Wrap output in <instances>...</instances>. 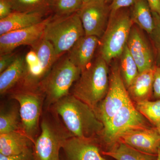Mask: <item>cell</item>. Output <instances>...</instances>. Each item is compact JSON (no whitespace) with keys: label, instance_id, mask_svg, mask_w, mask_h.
<instances>
[{"label":"cell","instance_id":"34","mask_svg":"<svg viewBox=\"0 0 160 160\" xmlns=\"http://www.w3.org/2000/svg\"><path fill=\"white\" fill-rule=\"evenodd\" d=\"M153 97L156 100L160 99V67L157 66L155 68Z\"/></svg>","mask_w":160,"mask_h":160},{"label":"cell","instance_id":"15","mask_svg":"<svg viewBox=\"0 0 160 160\" xmlns=\"http://www.w3.org/2000/svg\"><path fill=\"white\" fill-rule=\"evenodd\" d=\"M100 39L94 36L85 35L78 40L67 55L73 65L83 70L92 62Z\"/></svg>","mask_w":160,"mask_h":160},{"label":"cell","instance_id":"31","mask_svg":"<svg viewBox=\"0 0 160 160\" xmlns=\"http://www.w3.org/2000/svg\"><path fill=\"white\" fill-rule=\"evenodd\" d=\"M18 56L16 53L13 52L0 55V73L14 62Z\"/></svg>","mask_w":160,"mask_h":160},{"label":"cell","instance_id":"33","mask_svg":"<svg viewBox=\"0 0 160 160\" xmlns=\"http://www.w3.org/2000/svg\"><path fill=\"white\" fill-rule=\"evenodd\" d=\"M12 12L10 0H0V20L7 18Z\"/></svg>","mask_w":160,"mask_h":160},{"label":"cell","instance_id":"32","mask_svg":"<svg viewBox=\"0 0 160 160\" xmlns=\"http://www.w3.org/2000/svg\"><path fill=\"white\" fill-rule=\"evenodd\" d=\"M0 160H34L33 149L16 155L5 156L0 154Z\"/></svg>","mask_w":160,"mask_h":160},{"label":"cell","instance_id":"30","mask_svg":"<svg viewBox=\"0 0 160 160\" xmlns=\"http://www.w3.org/2000/svg\"><path fill=\"white\" fill-rule=\"evenodd\" d=\"M136 0H112L109 5L110 14H113L125 7L132 6Z\"/></svg>","mask_w":160,"mask_h":160},{"label":"cell","instance_id":"16","mask_svg":"<svg viewBox=\"0 0 160 160\" xmlns=\"http://www.w3.org/2000/svg\"><path fill=\"white\" fill-rule=\"evenodd\" d=\"M34 142L21 131L0 134V154L12 156L33 149Z\"/></svg>","mask_w":160,"mask_h":160},{"label":"cell","instance_id":"4","mask_svg":"<svg viewBox=\"0 0 160 160\" xmlns=\"http://www.w3.org/2000/svg\"><path fill=\"white\" fill-rule=\"evenodd\" d=\"M67 55L59 59L38 86L45 96L43 110H47L70 94V90L81 73Z\"/></svg>","mask_w":160,"mask_h":160},{"label":"cell","instance_id":"17","mask_svg":"<svg viewBox=\"0 0 160 160\" xmlns=\"http://www.w3.org/2000/svg\"><path fill=\"white\" fill-rule=\"evenodd\" d=\"M155 67L139 72L127 88L129 97L132 102L136 103L151 100L153 96Z\"/></svg>","mask_w":160,"mask_h":160},{"label":"cell","instance_id":"6","mask_svg":"<svg viewBox=\"0 0 160 160\" xmlns=\"http://www.w3.org/2000/svg\"><path fill=\"white\" fill-rule=\"evenodd\" d=\"M133 25L131 15L128 12L121 9L110 14L99 45L100 55L108 65L122 54Z\"/></svg>","mask_w":160,"mask_h":160},{"label":"cell","instance_id":"2","mask_svg":"<svg viewBox=\"0 0 160 160\" xmlns=\"http://www.w3.org/2000/svg\"><path fill=\"white\" fill-rule=\"evenodd\" d=\"M108 64L100 55L81 72L70 94L96 109L106 96L109 86Z\"/></svg>","mask_w":160,"mask_h":160},{"label":"cell","instance_id":"11","mask_svg":"<svg viewBox=\"0 0 160 160\" xmlns=\"http://www.w3.org/2000/svg\"><path fill=\"white\" fill-rule=\"evenodd\" d=\"M86 35L101 38L108 25L110 14L108 4L102 0H92L83 5L78 12Z\"/></svg>","mask_w":160,"mask_h":160},{"label":"cell","instance_id":"21","mask_svg":"<svg viewBox=\"0 0 160 160\" xmlns=\"http://www.w3.org/2000/svg\"><path fill=\"white\" fill-rule=\"evenodd\" d=\"M102 153L114 160H157V155L148 154L120 142Z\"/></svg>","mask_w":160,"mask_h":160},{"label":"cell","instance_id":"39","mask_svg":"<svg viewBox=\"0 0 160 160\" xmlns=\"http://www.w3.org/2000/svg\"><path fill=\"white\" fill-rule=\"evenodd\" d=\"M158 130L160 134V125L159 126H158V127H157Z\"/></svg>","mask_w":160,"mask_h":160},{"label":"cell","instance_id":"24","mask_svg":"<svg viewBox=\"0 0 160 160\" xmlns=\"http://www.w3.org/2000/svg\"><path fill=\"white\" fill-rule=\"evenodd\" d=\"M31 48L35 51L46 76L59 59L56 54L52 44L43 38Z\"/></svg>","mask_w":160,"mask_h":160},{"label":"cell","instance_id":"18","mask_svg":"<svg viewBox=\"0 0 160 160\" xmlns=\"http://www.w3.org/2000/svg\"><path fill=\"white\" fill-rule=\"evenodd\" d=\"M46 15L41 12H12L7 18L0 20V35L38 24L42 21Z\"/></svg>","mask_w":160,"mask_h":160},{"label":"cell","instance_id":"38","mask_svg":"<svg viewBox=\"0 0 160 160\" xmlns=\"http://www.w3.org/2000/svg\"><path fill=\"white\" fill-rule=\"evenodd\" d=\"M102 1H104L105 2L107 3V4H109V3L112 2V0H102Z\"/></svg>","mask_w":160,"mask_h":160},{"label":"cell","instance_id":"7","mask_svg":"<svg viewBox=\"0 0 160 160\" xmlns=\"http://www.w3.org/2000/svg\"><path fill=\"white\" fill-rule=\"evenodd\" d=\"M19 106L22 131L34 143L40 133L45 96L39 88H18L9 93Z\"/></svg>","mask_w":160,"mask_h":160},{"label":"cell","instance_id":"5","mask_svg":"<svg viewBox=\"0 0 160 160\" xmlns=\"http://www.w3.org/2000/svg\"><path fill=\"white\" fill-rule=\"evenodd\" d=\"M85 35L78 12L69 15L52 16L46 26L43 38L52 44L60 58Z\"/></svg>","mask_w":160,"mask_h":160},{"label":"cell","instance_id":"23","mask_svg":"<svg viewBox=\"0 0 160 160\" xmlns=\"http://www.w3.org/2000/svg\"><path fill=\"white\" fill-rule=\"evenodd\" d=\"M19 131H22V129L18 103L6 108L1 107L0 134Z\"/></svg>","mask_w":160,"mask_h":160},{"label":"cell","instance_id":"28","mask_svg":"<svg viewBox=\"0 0 160 160\" xmlns=\"http://www.w3.org/2000/svg\"><path fill=\"white\" fill-rule=\"evenodd\" d=\"M83 5L82 0H54L52 12L57 16L69 15L79 11Z\"/></svg>","mask_w":160,"mask_h":160},{"label":"cell","instance_id":"10","mask_svg":"<svg viewBox=\"0 0 160 160\" xmlns=\"http://www.w3.org/2000/svg\"><path fill=\"white\" fill-rule=\"evenodd\" d=\"M52 18L50 16L33 26L0 36V55L12 52L20 46L33 47L43 38L46 26Z\"/></svg>","mask_w":160,"mask_h":160},{"label":"cell","instance_id":"22","mask_svg":"<svg viewBox=\"0 0 160 160\" xmlns=\"http://www.w3.org/2000/svg\"><path fill=\"white\" fill-rule=\"evenodd\" d=\"M131 18L133 24L149 35L154 29L152 12L147 0H136L132 6Z\"/></svg>","mask_w":160,"mask_h":160},{"label":"cell","instance_id":"27","mask_svg":"<svg viewBox=\"0 0 160 160\" xmlns=\"http://www.w3.org/2000/svg\"><path fill=\"white\" fill-rule=\"evenodd\" d=\"M136 109L152 126L160 125V99L155 101H142L135 103Z\"/></svg>","mask_w":160,"mask_h":160},{"label":"cell","instance_id":"37","mask_svg":"<svg viewBox=\"0 0 160 160\" xmlns=\"http://www.w3.org/2000/svg\"><path fill=\"white\" fill-rule=\"evenodd\" d=\"M157 160H160V147L159 148L157 154Z\"/></svg>","mask_w":160,"mask_h":160},{"label":"cell","instance_id":"36","mask_svg":"<svg viewBox=\"0 0 160 160\" xmlns=\"http://www.w3.org/2000/svg\"><path fill=\"white\" fill-rule=\"evenodd\" d=\"M82 2L83 3V5L87 4V3L89 2H91L92 0H82Z\"/></svg>","mask_w":160,"mask_h":160},{"label":"cell","instance_id":"12","mask_svg":"<svg viewBox=\"0 0 160 160\" xmlns=\"http://www.w3.org/2000/svg\"><path fill=\"white\" fill-rule=\"evenodd\" d=\"M62 149L65 160H109L102 153V148L97 138L72 137L65 141Z\"/></svg>","mask_w":160,"mask_h":160},{"label":"cell","instance_id":"35","mask_svg":"<svg viewBox=\"0 0 160 160\" xmlns=\"http://www.w3.org/2000/svg\"><path fill=\"white\" fill-rule=\"evenodd\" d=\"M152 12L157 13L160 16V0H147Z\"/></svg>","mask_w":160,"mask_h":160},{"label":"cell","instance_id":"26","mask_svg":"<svg viewBox=\"0 0 160 160\" xmlns=\"http://www.w3.org/2000/svg\"><path fill=\"white\" fill-rule=\"evenodd\" d=\"M119 69L123 82L128 88L139 74L137 65L132 56L127 45L120 56Z\"/></svg>","mask_w":160,"mask_h":160},{"label":"cell","instance_id":"3","mask_svg":"<svg viewBox=\"0 0 160 160\" xmlns=\"http://www.w3.org/2000/svg\"><path fill=\"white\" fill-rule=\"evenodd\" d=\"M40 130L33 145L34 160H61L60 152L63 144L72 135L59 117L50 109L43 110Z\"/></svg>","mask_w":160,"mask_h":160},{"label":"cell","instance_id":"9","mask_svg":"<svg viewBox=\"0 0 160 160\" xmlns=\"http://www.w3.org/2000/svg\"><path fill=\"white\" fill-rule=\"evenodd\" d=\"M132 101L122 79L119 66L115 63L109 75V86L104 99L94 111L99 119L106 124L126 103Z\"/></svg>","mask_w":160,"mask_h":160},{"label":"cell","instance_id":"14","mask_svg":"<svg viewBox=\"0 0 160 160\" xmlns=\"http://www.w3.org/2000/svg\"><path fill=\"white\" fill-rule=\"evenodd\" d=\"M127 46L137 65L139 72L156 66L152 46L137 26L133 25L132 27Z\"/></svg>","mask_w":160,"mask_h":160},{"label":"cell","instance_id":"1","mask_svg":"<svg viewBox=\"0 0 160 160\" xmlns=\"http://www.w3.org/2000/svg\"><path fill=\"white\" fill-rule=\"evenodd\" d=\"M49 109L59 117L66 129L74 137L95 138L100 136L104 129V125L94 109L70 93Z\"/></svg>","mask_w":160,"mask_h":160},{"label":"cell","instance_id":"19","mask_svg":"<svg viewBox=\"0 0 160 160\" xmlns=\"http://www.w3.org/2000/svg\"><path fill=\"white\" fill-rule=\"evenodd\" d=\"M25 70L22 79L18 86L15 88L34 89L38 87L41 81L46 75L35 51L32 49L25 56Z\"/></svg>","mask_w":160,"mask_h":160},{"label":"cell","instance_id":"25","mask_svg":"<svg viewBox=\"0 0 160 160\" xmlns=\"http://www.w3.org/2000/svg\"><path fill=\"white\" fill-rule=\"evenodd\" d=\"M13 11L38 12L46 15L52 11L54 0H10Z\"/></svg>","mask_w":160,"mask_h":160},{"label":"cell","instance_id":"13","mask_svg":"<svg viewBox=\"0 0 160 160\" xmlns=\"http://www.w3.org/2000/svg\"><path fill=\"white\" fill-rule=\"evenodd\" d=\"M118 142L148 154L157 155L160 147V134L153 126L136 128L125 132Z\"/></svg>","mask_w":160,"mask_h":160},{"label":"cell","instance_id":"29","mask_svg":"<svg viewBox=\"0 0 160 160\" xmlns=\"http://www.w3.org/2000/svg\"><path fill=\"white\" fill-rule=\"evenodd\" d=\"M152 12L154 27L149 36L154 52L156 66L160 67V16L156 12Z\"/></svg>","mask_w":160,"mask_h":160},{"label":"cell","instance_id":"8","mask_svg":"<svg viewBox=\"0 0 160 160\" xmlns=\"http://www.w3.org/2000/svg\"><path fill=\"white\" fill-rule=\"evenodd\" d=\"M132 101L119 110L104 124L99 142L103 151L110 149L117 142L120 136L130 129L151 126L148 120L136 109Z\"/></svg>","mask_w":160,"mask_h":160},{"label":"cell","instance_id":"20","mask_svg":"<svg viewBox=\"0 0 160 160\" xmlns=\"http://www.w3.org/2000/svg\"><path fill=\"white\" fill-rule=\"evenodd\" d=\"M25 70V56L18 55L13 63L0 73V93L9 94L21 82Z\"/></svg>","mask_w":160,"mask_h":160}]
</instances>
